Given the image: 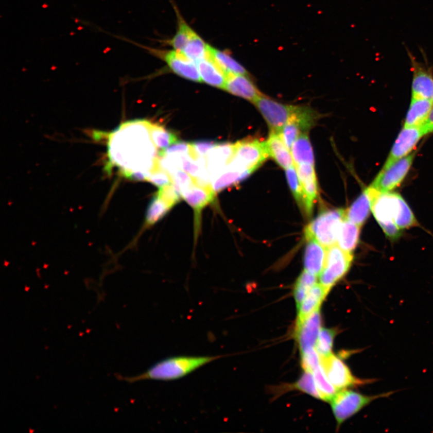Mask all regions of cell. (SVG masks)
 <instances>
[{"label": "cell", "mask_w": 433, "mask_h": 433, "mask_svg": "<svg viewBox=\"0 0 433 433\" xmlns=\"http://www.w3.org/2000/svg\"><path fill=\"white\" fill-rule=\"evenodd\" d=\"M147 181L155 185L156 187L162 188L173 184L170 175L165 169L160 166V163L150 171L148 174Z\"/></svg>", "instance_id": "cell-40"}, {"label": "cell", "mask_w": 433, "mask_h": 433, "mask_svg": "<svg viewBox=\"0 0 433 433\" xmlns=\"http://www.w3.org/2000/svg\"><path fill=\"white\" fill-rule=\"evenodd\" d=\"M291 152L295 166L303 164L314 165L313 148L307 133L302 134L296 140Z\"/></svg>", "instance_id": "cell-28"}, {"label": "cell", "mask_w": 433, "mask_h": 433, "mask_svg": "<svg viewBox=\"0 0 433 433\" xmlns=\"http://www.w3.org/2000/svg\"><path fill=\"white\" fill-rule=\"evenodd\" d=\"M209 47V45L195 31L182 53L196 63L207 56Z\"/></svg>", "instance_id": "cell-30"}, {"label": "cell", "mask_w": 433, "mask_h": 433, "mask_svg": "<svg viewBox=\"0 0 433 433\" xmlns=\"http://www.w3.org/2000/svg\"><path fill=\"white\" fill-rule=\"evenodd\" d=\"M202 82L215 88L223 89L226 84L227 75L215 62L209 54L205 58L196 63Z\"/></svg>", "instance_id": "cell-20"}, {"label": "cell", "mask_w": 433, "mask_h": 433, "mask_svg": "<svg viewBox=\"0 0 433 433\" xmlns=\"http://www.w3.org/2000/svg\"><path fill=\"white\" fill-rule=\"evenodd\" d=\"M360 228L345 217L340 228L336 245L344 251L353 253L359 242Z\"/></svg>", "instance_id": "cell-26"}, {"label": "cell", "mask_w": 433, "mask_h": 433, "mask_svg": "<svg viewBox=\"0 0 433 433\" xmlns=\"http://www.w3.org/2000/svg\"><path fill=\"white\" fill-rule=\"evenodd\" d=\"M253 103L266 120L271 131L275 132H280L286 123L299 115L302 108V106L284 105L275 101L263 95Z\"/></svg>", "instance_id": "cell-8"}, {"label": "cell", "mask_w": 433, "mask_h": 433, "mask_svg": "<svg viewBox=\"0 0 433 433\" xmlns=\"http://www.w3.org/2000/svg\"><path fill=\"white\" fill-rule=\"evenodd\" d=\"M157 195L163 199L169 206L170 209H172L176 204L180 201L182 197L181 192L173 184L160 188L159 192L157 193Z\"/></svg>", "instance_id": "cell-41"}, {"label": "cell", "mask_w": 433, "mask_h": 433, "mask_svg": "<svg viewBox=\"0 0 433 433\" xmlns=\"http://www.w3.org/2000/svg\"><path fill=\"white\" fill-rule=\"evenodd\" d=\"M415 152L382 169L370 185L380 193L391 192L399 187L407 176L413 162Z\"/></svg>", "instance_id": "cell-11"}, {"label": "cell", "mask_w": 433, "mask_h": 433, "mask_svg": "<svg viewBox=\"0 0 433 433\" xmlns=\"http://www.w3.org/2000/svg\"><path fill=\"white\" fill-rule=\"evenodd\" d=\"M168 172L170 175L173 184L181 192L196 183L195 179L181 168H175Z\"/></svg>", "instance_id": "cell-39"}, {"label": "cell", "mask_w": 433, "mask_h": 433, "mask_svg": "<svg viewBox=\"0 0 433 433\" xmlns=\"http://www.w3.org/2000/svg\"><path fill=\"white\" fill-rule=\"evenodd\" d=\"M328 294L320 284L315 285L298 308L296 325L302 323L310 315L320 309L322 303Z\"/></svg>", "instance_id": "cell-23"}, {"label": "cell", "mask_w": 433, "mask_h": 433, "mask_svg": "<svg viewBox=\"0 0 433 433\" xmlns=\"http://www.w3.org/2000/svg\"><path fill=\"white\" fill-rule=\"evenodd\" d=\"M209 53L215 62L220 66L227 75L234 74L248 76V71L237 61H236L230 53L221 51V50L214 48L210 45Z\"/></svg>", "instance_id": "cell-27"}, {"label": "cell", "mask_w": 433, "mask_h": 433, "mask_svg": "<svg viewBox=\"0 0 433 433\" xmlns=\"http://www.w3.org/2000/svg\"><path fill=\"white\" fill-rule=\"evenodd\" d=\"M379 192L370 186L355 200L349 209L345 210V217L353 223L362 227L369 217L372 205Z\"/></svg>", "instance_id": "cell-15"}, {"label": "cell", "mask_w": 433, "mask_h": 433, "mask_svg": "<svg viewBox=\"0 0 433 433\" xmlns=\"http://www.w3.org/2000/svg\"><path fill=\"white\" fill-rule=\"evenodd\" d=\"M175 9L178 18V29L174 37L166 41V44L182 53L195 31L186 22L178 9Z\"/></svg>", "instance_id": "cell-29"}, {"label": "cell", "mask_w": 433, "mask_h": 433, "mask_svg": "<svg viewBox=\"0 0 433 433\" xmlns=\"http://www.w3.org/2000/svg\"><path fill=\"white\" fill-rule=\"evenodd\" d=\"M181 196L198 216L204 207L213 202L216 193L212 186H203L195 183L182 191Z\"/></svg>", "instance_id": "cell-18"}, {"label": "cell", "mask_w": 433, "mask_h": 433, "mask_svg": "<svg viewBox=\"0 0 433 433\" xmlns=\"http://www.w3.org/2000/svg\"><path fill=\"white\" fill-rule=\"evenodd\" d=\"M270 155L266 141L249 138L234 144L233 157L228 166L243 171H255L266 162Z\"/></svg>", "instance_id": "cell-6"}, {"label": "cell", "mask_w": 433, "mask_h": 433, "mask_svg": "<svg viewBox=\"0 0 433 433\" xmlns=\"http://www.w3.org/2000/svg\"><path fill=\"white\" fill-rule=\"evenodd\" d=\"M425 135V132L421 126L404 127L397 137L383 169H386L409 154Z\"/></svg>", "instance_id": "cell-12"}, {"label": "cell", "mask_w": 433, "mask_h": 433, "mask_svg": "<svg viewBox=\"0 0 433 433\" xmlns=\"http://www.w3.org/2000/svg\"><path fill=\"white\" fill-rule=\"evenodd\" d=\"M412 64V97L433 101V76L430 71L417 62L409 53Z\"/></svg>", "instance_id": "cell-16"}, {"label": "cell", "mask_w": 433, "mask_h": 433, "mask_svg": "<svg viewBox=\"0 0 433 433\" xmlns=\"http://www.w3.org/2000/svg\"><path fill=\"white\" fill-rule=\"evenodd\" d=\"M170 209L169 206L156 194L150 202L146 211L145 226L151 227L158 222Z\"/></svg>", "instance_id": "cell-33"}, {"label": "cell", "mask_w": 433, "mask_h": 433, "mask_svg": "<svg viewBox=\"0 0 433 433\" xmlns=\"http://www.w3.org/2000/svg\"><path fill=\"white\" fill-rule=\"evenodd\" d=\"M285 174L289 188H290L293 195H294L296 201L298 202L300 206L304 209L302 188L295 166L286 169Z\"/></svg>", "instance_id": "cell-38"}, {"label": "cell", "mask_w": 433, "mask_h": 433, "mask_svg": "<svg viewBox=\"0 0 433 433\" xmlns=\"http://www.w3.org/2000/svg\"><path fill=\"white\" fill-rule=\"evenodd\" d=\"M371 211L386 236L391 240L399 238L403 230L418 224L413 211L398 193H379Z\"/></svg>", "instance_id": "cell-2"}, {"label": "cell", "mask_w": 433, "mask_h": 433, "mask_svg": "<svg viewBox=\"0 0 433 433\" xmlns=\"http://www.w3.org/2000/svg\"><path fill=\"white\" fill-rule=\"evenodd\" d=\"M432 106L431 100L412 97L404 127H420L427 120Z\"/></svg>", "instance_id": "cell-24"}, {"label": "cell", "mask_w": 433, "mask_h": 433, "mask_svg": "<svg viewBox=\"0 0 433 433\" xmlns=\"http://www.w3.org/2000/svg\"><path fill=\"white\" fill-rule=\"evenodd\" d=\"M307 241L304 255V269L317 276L323 269L327 248L314 239Z\"/></svg>", "instance_id": "cell-21"}, {"label": "cell", "mask_w": 433, "mask_h": 433, "mask_svg": "<svg viewBox=\"0 0 433 433\" xmlns=\"http://www.w3.org/2000/svg\"><path fill=\"white\" fill-rule=\"evenodd\" d=\"M317 275L305 270H304L299 275L294 287V297L298 308L301 305L310 289L317 284Z\"/></svg>", "instance_id": "cell-31"}, {"label": "cell", "mask_w": 433, "mask_h": 433, "mask_svg": "<svg viewBox=\"0 0 433 433\" xmlns=\"http://www.w3.org/2000/svg\"><path fill=\"white\" fill-rule=\"evenodd\" d=\"M336 335L337 331L336 329L321 328L315 347L321 358L326 357L332 354L333 345Z\"/></svg>", "instance_id": "cell-35"}, {"label": "cell", "mask_w": 433, "mask_h": 433, "mask_svg": "<svg viewBox=\"0 0 433 433\" xmlns=\"http://www.w3.org/2000/svg\"><path fill=\"white\" fill-rule=\"evenodd\" d=\"M353 260L352 253L347 252L338 245L327 249L326 258L320 274V284L328 293L333 286L349 271Z\"/></svg>", "instance_id": "cell-7"}, {"label": "cell", "mask_w": 433, "mask_h": 433, "mask_svg": "<svg viewBox=\"0 0 433 433\" xmlns=\"http://www.w3.org/2000/svg\"><path fill=\"white\" fill-rule=\"evenodd\" d=\"M302 366L304 371H313L321 366V357L316 348L310 349L301 353Z\"/></svg>", "instance_id": "cell-42"}, {"label": "cell", "mask_w": 433, "mask_h": 433, "mask_svg": "<svg viewBox=\"0 0 433 433\" xmlns=\"http://www.w3.org/2000/svg\"><path fill=\"white\" fill-rule=\"evenodd\" d=\"M145 48L150 54L163 60L178 76L198 83L202 81L196 63L189 59L183 53L175 49Z\"/></svg>", "instance_id": "cell-10"}, {"label": "cell", "mask_w": 433, "mask_h": 433, "mask_svg": "<svg viewBox=\"0 0 433 433\" xmlns=\"http://www.w3.org/2000/svg\"><path fill=\"white\" fill-rule=\"evenodd\" d=\"M395 393L392 391L370 396L345 389L338 391L330 402L338 425H341L374 401L388 398Z\"/></svg>", "instance_id": "cell-5"}, {"label": "cell", "mask_w": 433, "mask_h": 433, "mask_svg": "<svg viewBox=\"0 0 433 433\" xmlns=\"http://www.w3.org/2000/svg\"><path fill=\"white\" fill-rule=\"evenodd\" d=\"M150 134L153 144L157 149H165L179 142L176 135L160 125H150Z\"/></svg>", "instance_id": "cell-34"}, {"label": "cell", "mask_w": 433, "mask_h": 433, "mask_svg": "<svg viewBox=\"0 0 433 433\" xmlns=\"http://www.w3.org/2000/svg\"><path fill=\"white\" fill-rule=\"evenodd\" d=\"M224 356H225L171 357L157 363L141 374L130 377H120L119 379L130 384L143 380H178Z\"/></svg>", "instance_id": "cell-3"}, {"label": "cell", "mask_w": 433, "mask_h": 433, "mask_svg": "<svg viewBox=\"0 0 433 433\" xmlns=\"http://www.w3.org/2000/svg\"><path fill=\"white\" fill-rule=\"evenodd\" d=\"M295 167L302 188L304 210L308 216H310L313 213L315 200L318 195L315 167L313 164H300Z\"/></svg>", "instance_id": "cell-14"}, {"label": "cell", "mask_w": 433, "mask_h": 433, "mask_svg": "<svg viewBox=\"0 0 433 433\" xmlns=\"http://www.w3.org/2000/svg\"><path fill=\"white\" fill-rule=\"evenodd\" d=\"M292 389L307 393L314 398L321 400V395L315 382L313 373L311 372L304 371V373L299 380L294 385H292Z\"/></svg>", "instance_id": "cell-37"}, {"label": "cell", "mask_w": 433, "mask_h": 433, "mask_svg": "<svg viewBox=\"0 0 433 433\" xmlns=\"http://www.w3.org/2000/svg\"><path fill=\"white\" fill-rule=\"evenodd\" d=\"M421 127L425 132V134L430 133L433 131V107L429 113L427 120L421 125Z\"/></svg>", "instance_id": "cell-45"}, {"label": "cell", "mask_w": 433, "mask_h": 433, "mask_svg": "<svg viewBox=\"0 0 433 433\" xmlns=\"http://www.w3.org/2000/svg\"><path fill=\"white\" fill-rule=\"evenodd\" d=\"M304 133H306V132L304 131L302 125L294 119L286 123L282 127L280 132L283 141L290 150L296 140Z\"/></svg>", "instance_id": "cell-36"}, {"label": "cell", "mask_w": 433, "mask_h": 433, "mask_svg": "<svg viewBox=\"0 0 433 433\" xmlns=\"http://www.w3.org/2000/svg\"><path fill=\"white\" fill-rule=\"evenodd\" d=\"M224 90L253 103L263 95L249 77L245 75L228 74Z\"/></svg>", "instance_id": "cell-17"}, {"label": "cell", "mask_w": 433, "mask_h": 433, "mask_svg": "<svg viewBox=\"0 0 433 433\" xmlns=\"http://www.w3.org/2000/svg\"><path fill=\"white\" fill-rule=\"evenodd\" d=\"M320 309L307 317L302 323L296 325L295 338L298 343L300 353L315 348L321 329Z\"/></svg>", "instance_id": "cell-13"}, {"label": "cell", "mask_w": 433, "mask_h": 433, "mask_svg": "<svg viewBox=\"0 0 433 433\" xmlns=\"http://www.w3.org/2000/svg\"><path fill=\"white\" fill-rule=\"evenodd\" d=\"M190 143L178 142L165 149L160 150L159 155L164 157L169 155H184L190 154Z\"/></svg>", "instance_id": "cell-43"}, {"label": "cell", "mask_w": 433, "mask_h": 433, "mask_svg": "<svg viewBox=\"0 0 433 433\" xmlns=\"http://www.w3.org/2000/svg\"><path fill=\"white\" fill-rule=\"evenodd\" d=\"M313 373L321 400L330 403L332 399L339 391L328 380L321 364L313 371Z\"/></svg>", "instance_id": "cell-32"}, {"label": "cell", "mask_w": 433, "mask_h": 433, "mask_svg": "<svg viewBox=\"0 0 433 433\" xmlns=\"http://www.w3.org/2000/svg\"><path fill=\"white\" fill-rule=\"evenodd\" d=\"M266 144L270 157L279 166L285 170L295 166L291 150L283 141L280 132L271 131Z\"/></svg>", "instance_id": "cell-19"}, {"label": "cell", "mask_w": 433, "mask_h": 433, "mask_svg": "<svg viewBox=\"0 0 433 433\" xmlns=\"http://www.w3.org/2000/svg\"><path fill=\"white\" fill-rule=\"evenodd\" d=\"M150 125L147 121H128L107 134V174L114 168L125 178L134 174L147 175L159 163L155 159V148L152 145Z\"/></svg>", "instance_id": "cell-1"}, {"label": "cell", "mask_w": 433, "mask_h": 433, "mask_svg": "<svg viewBox=\"0 0 433 433\" xmlns=\"http://www.w3.org/2000/svg\"><path fill=\"white\" fill-rule=\"evenodd\" d=\"M345 212L343 209L321 212L305 228L304 234L306 240L314 239L327 249L335 245Z\"/></svg>", "instance_id": "cell-4"}, {"label": "cell", "mask_w": 433, "mask_h": 433, "mask_svg": "<svg viewBox=\"0 0 433 433\" xmlns=\"http://www.w3.org/2000/svg\"><path fill=\"white\" fill-rule=\"evenodd\" d=\"M321 359V366L328 380L338 391L373 384L376 381L375 379H360L354 376L347 365L333 353Z\"/></svg>", "instance_id": "cell-9"}, {"label": "cell", "mask_w": 433, "mask_h": 433, "mask_svg": "<svg viewBox=\"0 0 433 433\" xmlns=\"http://www.w3.org/2000/svg\"><path fill=\"white\" fill-rule=\"evenodd\" d=\"M253 173L252 170L243 171L228 166L227 169L211 179V185L215 193H219L230 186L240 183Z\"/></svg>", "instance_id": "cell-25"}, {"label": "cell", "mask_w": 433, "mask_h": 433, "mask_svg": "<svg viewBox=\"0 0 433 433\" xmlns=\"http://www.w3.org/2000/svg\"><path fill=\"white\" fill-rule=\"evenodd\" d=\"M221 143L212 141H197L190 143L192 151L198 158H205L207 153Z\"/></svg>", "instance_id": "cell-44"}, {"label": "cell", "mask_w": 433, "mask_h": 433, "mask_svg": "<svg viewBox=\"0 0 433 433\" xmlns=\"http://www.w3.org/2000/svg\"><path fill=\"white\" fill-rule=\"evenodd\" d=\"M234 144L221 143L219 146L211 150L206 157V166L213 177L223 171L224 167L230 164L233 157Z\"/></svg>", "instance_id": "cell-22"}]
</instances>
